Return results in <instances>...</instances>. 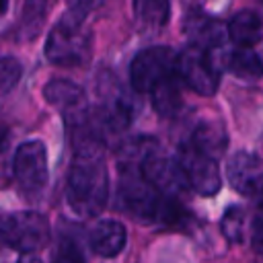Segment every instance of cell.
<instances>
[{
	"label": "cell",
	"mask_w": 263,
	"mask_h": 263,
	"mask_svg": "<svg viewBox=\"0 0 263 263\" xmlns=\"http://www.w3.org/2000/svg\"><path fill=\"white\" fill-rule=\"evenodd\" d=\"M88 242L99 257H117L127 242L125 226L117 220H99L88 232Z\"/></svg>",
	"instance_id": "obj_12"
},
{
	"label": "cell",
	"mask_w": 263,
	"mask_h": 263,
	"mask_svg": "<svg viewBox=\"0 0 263 263\" xmlns=\"http://www.w3.org/2000/svg\"><path fill=\"white\" fill-rule=\"evenodd\" d=\"M191 142L205 154L218 158L226 148V132L216 119H205L195 125Z\"/></svg>",
	"instance_id": "obj_15"
},
{
	"label": "cell",
	"mask_w": 263,
	"mask_h": 263,
	"mask_svg": "<svg viewBox=\"0 0 263 263\" xmlns=\"http://www.w3.org/2000/svg\"><path fill=\"white\" fill-rule=\"evenodd\" d=\"M45 55L55 66H80L90 55V35L84 18L72 12L53 25L45 43Z\"/></svg>",
	"instance_id": "obj_3"
},
{
	"label": "cell",
	"mask_w": 263,
	"mask_h": 263,
	"mask_svg": "<svg viewBox=\"0 0 263 263\" xmlns=\"http://www.w3.org/2000/svg\"><path fill=\"white\" fill-rule=\"evenodd\" d=\"M228 37L238 47H253L263 37V25L257 12L240 10L228 23Z\"/></svg>",
	"instance_id": "obj_13"
},
{
	"label": "cell",
	"mask_w": 263,
	"mask_h": 263,
	"mask_svg": "<svg viewBox=\"0 0 263 263\" xmlns=\"http://www.w3.org/2000/svg\"><path fill=\"white\" fill-rule=\"evenodd\" d=\"M21 72H23V68H21L18 60H14V58H10V55H4V58H2V62H0L2 95H8V92L16 86V82H18V78H21Z\"/></svg>",
	"instance_id": "obj_19"
},
{
	"label": "cell",
	"mask_w": 263,
	"mask_h": 263,
	"mask_svg": "<svg viewBox=\"0 0 263 263\" xmlns=\"http://www.w3.org/2000/svg\"><path fill=\"white\" fill-rule=\"evenodd\" d=\"M177 72L181 80L195 90L197 95L210 97L218 90L220 80V68L210 51H205L199 45H189L179 53L177 60Z\"/></svg>",
	"instance_id": "obj_6"
},
{
	"label": "cell",
	"mask_w": 263,
	"mask_h": 263,
	"mask_svg": "<svg viewBox=\"0 0 263 263\" xmlns=\"http://www.w3.org/2000/svg\"><path fill=\"white\" fill-rule=\"evenodd\" d=\"M43 97L49 105L60 109L64 113V119L68 125H78L88 119V109H86V99L84 92L78 84L72 80L64 78H53L43 86Z\"/></svg>",
	"instance_id": "obj_10"
},
{
	"label": "cell",
	"mask_w": 263,
	"mask_h": 263,
	"mask_svg": "<svg viewBox=\"0 0 263 263\" xmlns=\"http://www.w3.org/2000/svg\"><path fill=\"white\" fill-rule=\"evenodd\" d=\"M2 238L21 255H35L49 242V222L39 212H12L2 222Z\"/></svg>",
	"instance_id": "obj_4"
},
{
	"label": "cell",
	"mask_w": 263,
	"mask_h": 263,
	"mask_svg": "<svg viewBox=\"0 0 263 263\" xmlns=\"http://www.w3.org/2000/svg\"><path fill=\"white\" fill-rule=\"evenodd\" d=\"M228 70L240 80H257L263 76V58L251 47H238L228 58Z\"/></svg>",
	"instance_id": "obj_16"
},
{
	"label": "cell",
	"mask_w": 263,
	"mask_h": 263,
	"mask_svg": "<svg viewBox=\"0 0 263 263\" xmlns=\"http://www.w3.org/2000/svg\"><path fill=\"white\" fill-rule=\"evenodd\" d=\"M119 195L123 208L142 222H175L181 218V210L177 208L173 197H166L158 193L142 175L140 166L132 168L129 164H123L121 173V185Z\"/></svg>",
	"instance_id": "obj_2"
},
{
	"label": "cell",
	"mask_w": 263,
	"mask_h": 263,
	"mask_svg": "<svg viewBox=\"0 0 263 263\" xmlns=\"http://www.w3.org/2000/svg\"><path fill=\"white\" fill-rule=\"evenodd\" d=\"M177 160H179L181 168L185 171V177L193 191H197L199 195H205V197L220 191L222 179H220L218 162L214 156L199 150L193 142H187V144L179 146Z\"/></svg>",
	"instance_id": "obj_7"
},
{
	"label": "cell",
	"mask_w": 263,
	"mask_h": 263,
	"mask_svg": "<svg viewBox=\"0 0 263 263\" xmlns=\"http://www.w3.org/2000/svg\"><path fill=\"white\" fill-rule=\"evenodd\" d=\"M109 197V173L101 154H74L66 181L68 205L82 218L99 216Z\"/></svg>",
	"instance_id": "obj_1"
},
{
	"label": "cell",
	"mask_w": 263,
	"mask_h": 263,
	"mask_svg": "<svg viewBox=\"0 0 263 263\" xmlns=\"http://www.w3.org/2000/svg\"><path fill=\"white\" fill-rule=\"evenodd\" d=\"M152 97V105L154 109L162 115V117H173L181 105H183V95H181V76L179 72H175L173 76L164 78L160 84H156L150 92Z\"/></svg>",
	"instance_id": "obj_14"
},
{
	"label": "cell",
	"mask_w": 263,
	"mask_h": 263,
	"mask_svg": "<svg viewBox=\"0 0 263 263\" xmlns=\"http://www.w3.org/2000/svg\"><path fill=\"white\" fill-rule=\"evenodd\" d=\"M95 4V0H70V10L68 12H72V14H76V16H86V12H88V8Z\"/></svg>",
	"instance_id": "obj_22"
},
{
	"label": "cell",
	"mask_w": 263,
	"mask_h": 263,
	"mask_svg": "<svg viewBox=\"0 0 263 263\" xmlns=\"http://www.w3.org/2000/svg\"><path fill=\"white\" fill-rule=\"evenodd\" d=\"M16 263H41V261H39L35 255H23V257H21Z\"/></svg>",
	"instance_id": "obj_23"
},
{
	"label": "cell",
	"mask_w": 263,
	"mask_h": 263,
	"mask_svg": "<svg viewBox=\"0 0 263 263\" xmlns=\"http://www.w3.org/2000/svg\"><path fill=\"white\" fill-rule=\"evenodd\" d=\"M12 171L21 191H25L27 195L41 193V189L47 183V152L43 142H23L14 152Z\"/></svg>",
	"instance_id": "obj_8"
},
{
	"label": "cell",
	"mask_w": 263,
	"mask_h": 263,
	"mask_svg": "<svg viewBox=\"0 0 263 263\" xmlns=\"http://www.w3.org/2000/svg\"><path fill=\"white\" fill-rule=\"evenodd\" d=\"M251 242H253V249L263 255V214L257 216L251 226Z\"/></svg>",
	"instance_id": "obj_21"
},
{
	"label": "cell",
	"mask_w": 263,
	"mask_h": 263,
	"mask_svg": "<svg viewBox=\"0 0 263 263\" xmlns=\"http://www.w3.org/2000/svg\"><path fill=\"white\" fill-rule=\"evenodd\" d=\"M140 171L144 175V179L162 195L166 197H179L181 193H185L187 189H191L187 177H185V171L181 168L179 160L177 158H168V156H162V154H156V152H150L142 164H140Z\"/></svg>",
	"instance_id": "obj_9"
},
{
	"label": "cell",
	"mask_w": 263,
	"mask_h": 263,
	"mask_svg": "<svg viewBox=\"0 0 263 263\" xmlns=\"http://www.w3.org/2000/svg\"><path fill=\"white\" fill-rule=\"evenodd\" d=\"M53 263H86V261H84L80 249L72 240H62L60 251H58Z\"/></svg>",
	"instance_id": "obj_20"
},
{
	"label": "cell",
	"mask_w": 263,
	"mask_h": 263,
	"mask_svg": "<svg viewBox=\"0 0 263 263\" xmlns=\"http://www.w3.org/2000/svg\"><path fill=\"white\" fill-rule=\"evenodd\" d=\"M179 55L171 47H146L138 51L129 64V82L138 92H152L156 84L177 72Z\"/></svg>",
	"instance_id": "obj_5"
},
{
	"label": "cell",
	"mask_w": 263,
	"mask_h": 263,
	"mask_svg": "<svg viewBox=\"0 0 263 263\" xmlns=\"http://www.w3.org/2000/svg\"><path fill=\"white\" fill-rule=\"evenodd\" d=\"M134 14L146 29L158 31L168 23V0H134Z\"/></svg>",
	"instance_id": "obj_17"
},
{
	"label": "cell",
	"mask_w": 263,
	"mask_h": 263,
	"mask_svg": "<svg viewBox=\"0 0 263 263\" xmlns=\"http://www.w3.org/2000/svg\"><path fill=\"white\" fill-rule=\"evenodd\" d=\"M261 203H263V197H261Z\"/></svg>",
	"instance_id": "obj_24"
},
{
	"label": "cell",
	"mask_w": 263,
	"mask_h": 263,
	"mask_svg": "<svg viewBox=\"0 0 263 263\" xmlns=\"http://www.w3.org/2000/svg\"><path fill=\"white\" fill-rule=\"evenodd\" d=\"M220 228H222V234L226 236V240L240 242L245 238V230H247V218H245L242 208H238V205L228 208L226 214L222 216Z\"/></svg>",
	"instance_id": "obj_18"
},
{
	"label": "cell",
	"mask_w": 263,
	"mask_h": 263,
	"mask_svg": "<svg viewBox=\"0 0 263 263\" xmlns=\"http://www.w3.org/2000/svg\"><path fill=\"white\" fill-rule=\"evenodd\" d=\"M228 181L230 185L249 197H263V162L251 152H234L228 160Z\"/></svg>",
	"instance_id": "obj_11"
}]
</instances>
